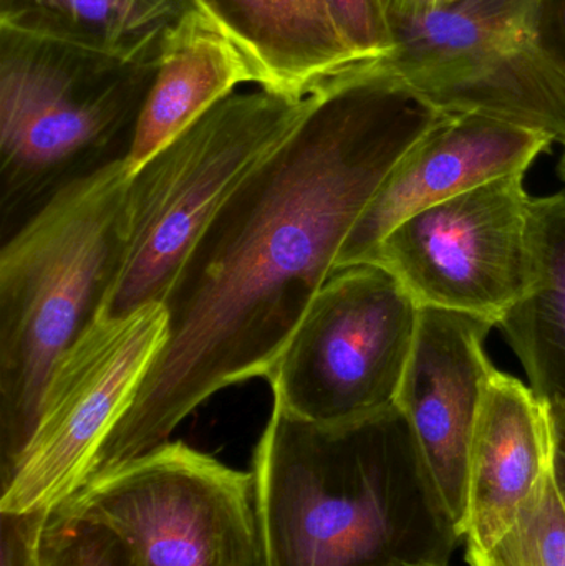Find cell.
<instances>
[{
    "label": "cell",
    "instance_id": "1",
    "mask_svg": "<svg viewBox=\"0 0 565 566\" xmlns=\"http://www.w3.org/2000/svg\"><path fill=\"white\" fill-rule=\"evenodd\" d=\"M447 116L377 60L327 80L176 275L163 302L165 345L90 481L169 442L221 389L268 378L388 172Z\"/></svg>",
    "mask_w": 565,
    "mask_h": 566
},
{
    "label": "cell",
    "instance_id": "2",
    "mask_svg": "<svg viewBox=\"0 0 565 566\" xmlns=\"http://www.w3.org/2000/svg\"><path fill=\"white\" fill-rule=\"evenodd\" d=\"M252 478L262 566H448L461 538L395 405L317 422L274 399Z\"/></svg>",
    "mask_w": 565,
    "mask_h": 566
},
{
    "label": "cell",
    "instance_id": "3",
    "mask_svg": "<svg viewBox=\"0 0 565 566\" xmlns=\"http://www.w3.org/2000/svg\"><path fill=\"white\" fill-rule=\"evenodd\" d=\"M125 156L63 188L0 252L2 482L39 419L50 375L96 322L128 244Z\"/></svg>",
    "mask_w": 565,
    "mask_h": 566
},
{
    "label": "cell",
    "instance_id": "4",
    "mask_svg": "<svg viewBox=\"0 0 565 566\" xmlns=\"http://www.w3.org/2000/svg\"><path fill=\"white\" fill-rule=\"evenodd\" d=\"M156 70L0 27L3 235L66 186L126 156Z\"/></svg>",
    "mask_w": 565,
    "mask_h": 566
},
{
    "label": "cell",
    "instance_id": "5",
    "mask_svg": "<svg viewBox=\"0 0 565 566\" xmlns=\"http://www.w3.org/2000/svg\"><path fill=\"white\" fill-rule=\"evenodd\" d=\"M325 83L302 96L261 86L231 93L133 171L125 262L102 318H122L165 302L212 219L249 175L297 132Z\"/></svg>",
    "mask_w": 565,
    "mask_h": 566
},
{
    "label": "cell",
    "instance_id": "6",
    "mask_svg": "<svg viewBox=\"0 0 565 566\" xmlns=\"http://www.w3.org/2000/svg\"><path fill=\"white\" fill-rule=\"evenodd\" d=\"M531 0H451L391 22L390 72L447 115H483L565 146V78L530 32Z\"/></svg>",
    "mask_w": 565,
    "mask_h": 566
},
{
    "label": "cell",
    "instance_id": "7",
    "mask_svg": "<svg viewBox=\"0 0 565 566\" xmlns=\"http://www.w3.org/2000/svg\"><path fill=\"white\" fill-rule=\"evenodd\" d=\"M59 509L112 532L143 566H262L252 472L185 442L92 479Z\"/></svg>",
    "mask_w": 565,
    "mask_h": 566
},
{
    "label": "cell",
    "instance_id": "8",
    "mask_svg": "<svg viewBox=\"0 0 565 566\" xmlns=\"http://www.w3.org/2000/svg\"><path fill=\"white\" fill-rule=\"evenodd\" d=\"M421 306L375 264L337 269L269 371L272 396L317 422H342L395 405Z\"/></svg>",
    "mask_w": 565,
    "mask_h": 566
},
{
    "label": "cell",
    "instance_id": "9",
    "mask_svg": "<svg viewBox=\"0 0 565 566\" xmlns=\"http://www.w3.org/2000/svg\"><path fill=\"white\" fill-rule=\"evenodd\" d=\"M166 329L165 306L151 303L122 318L98 316L73 343L50 375L29 444L2 482L0 514H50L90 481Z\"/></svg>",
    "mask_w": 565,
    "mask_h": 566
},
{
    "label": "cell",
    "instance_id": "10",
    "mask_svg": "<svg viewBox=\"0 0 565 566\" xmlns=\"http://www.w3.org/2000/svg\"><path fill=\"white\" fill-rule=\"evenodd\" d=\"M523 181V172L503 176L415 212L370 262L394 274L418 305L498 326L533 282V198Z\"/></svg>",
    "mask_w": 565,
    "mask_h": 566
},
{
    "label": "cell",
    "instance_id": "11",
    "mask_svg": "<svg viewBox=\"0 0 565 566\" xmlns=\"http://www.w3.org/2000/svg\"><path fill=\"white\" fill-rule=\"evenodd\" d=\"M494 326L470 313L421 306L395 399L410 426L431 491L461 538L471 442L496 369L484 352Z\"/></svg>",
    "mask_w": 565,
    "mask_h": 566
},
{
    "label": "cell",
    "instance_id": "12",
    "mask_svg": "<svg viewBox=\"0 0 565 566\" xmlns=\"http://www.w3.org/2000/svg\"><path fill=\"white\" fill-rule=\"evenodd\" d=\"M553 143L490 116L448 115L388 172L345 239L335 271L370 262L381 241L415 212L503 176L524 175Z\"/></svg>",
    "mask_w": 565,
    "mask_h": 566
},
{
    "label": "cell",
    "instance_id": "13",
    "mask_svg": "<svg viewBox=\"0 0 565 566\" xmlns=\"http://www.w3.org/2000/svg\"><path fill=\"white\" fill-rule=\"evenodd\" d=\"M546 402L520 379L494 369L468 461L463 534L468 551H486L511 527L527 495L553 469Z\"/></svg>",
    "mask_w": 565,
    "mask_h": 566
},
{
    "label": "cell",
    "instance_id": "14",
    "mask_svg": "<svg viewBox=\"0 0 565 566\" xmlns=\"http://www.w3.org/2000/svg\"><path fill=\"white\" fill-rule=\"evenodd\" d=\"M241 53L261 88L307 95L362 62L328 0H186Z\"/></svg>",
    "mask_w": 565,
    "mask_h": 566
},
{
    "label": "cell",
    "instance_id": "15",
    "mask_svg": "<svg viewBox=\"0 0 565 566\" xmlns=\"http://www.w3.org/2000/svg\"><path fill=\"white\" fill-rule=\"evenodd\" d=\"M254 75L234 45L191 10L169 30L125 159L133 171Z\"/></svg>",
    "mask_w": 565,
    "mask_h": 566
},
{
    "label": "cell",
    "instance_id": "16",
    "mask_svg": "<svg viewBox=\"0 0 565 566\" xmlns=\"http://www.w3.org/2000/svg\"><path fill=\"white\" fill-rule=\"evenodd\" d=\"M533 282L498 323L531 389L565 405V191L531 202Z\"/></svg>",
    "mask_w": 565,
    "mask_h": 566
},
{
    "label": "cell",
    "instance_id": "17",
    "mask_svg": "<svg viewBox=\"0 0 565 566\" xmlns=\"http://www.w3.org/2000/svg\"><path fill=\"white\" fill-rule=\"evenodd\" d=\"M191 10L186 0H0V27L158 66L166 35Z\"/></svg>",
    "mask_w": 565,
    "mask_h": 566
},
{
    "label": "cell",
    "instance_id": "18",
    "mask_svg": "<svg viewBox=\"0 0 565 566\" xmlns=\"http://www.w3.org/2000/svg\"><path fill=\"white\" fill-rule=\"evenodd\" d=\"M467 558L470 566H565V502L553 469L500 541L486 551H467Z\"/></svg>",
    "mask_w": 565,
    "mask_h": 566
},
{
    "label": "cell",
    "instance_id": "19",
    "mask_svg": "<svg viewBox=\"0 0 565 566\" xmlns=\"http://www.w3.org/2000/svg\"><path fill=\"white\" fill-rule=\"evenodd\" d=\"M36 566H143L106 528L50 512L36 538Z\"/></svg>",
    "mask_w": 565,
    "mask_h": 566
},
{
    "label": "cell",
    "instance_id": "20",
    "mask_svg": "<svg viewBox=\"0 0 565 566\" xmlns=\"http://www.w3.org/2000/svg\"><path fill=\"white\" fill-rule=\"evenodd\" d=\"M342 32L364 60L384 59L391 50V30L380 0H328Z\"/></svg>",
    "mask_w": 565,
    "mask_h": 566
},
{
    "label": "cell",
    "instance_id": "21",
    "mask_svg": "<svg viewBox=\"0 0 565 566\" xmlns=\"http://www.w3.org/2000/svg\"><path fill=\"white\" fill-rule=\"evenodd\" d=\"M531 39L565 78V0H531Z\"/></svg>",
    "mask_w": 565,
    "mask_h": 566
},
{
    "label": "cell",
    "instance_id": "22",
    "mask_svg": "<svg viewBox=\"0 0 565 566\" xmlns=\"http://www.w3.org/2000/svg\"><path fill=\"white\" fill-rule=\"evenodd\" d=\"M553 429V474L565 502V405H547Z\"/></svg>",
    "mask_w": 565,
    "mask_h": 566
},
{
    "label": "cell",
    "instance_id": "23",
    "mask_svg": "<svg viewBox=\"0 0 565 566\" xmlns=\"http://www.w3.org/2000/svg\"><path fill=\"white\" fill-rule=\"evenodd\" d=\"M380 2L387 13L388 23H390L391 20L417 15L431 7L451 2V0H380Z\"/></svg>",
    "mask_w": 565,
    "mask_h": 566
},
{
    "label": "cell",
    "instance_id": "24",
    "mask_svg": "<svg viewBox=\"0 0 565 566\" xmlns=\"http://www.w3.org/2000/svg\"><path fill=\"white\" fill-rule=\"evenodd\" d=\"M561 176H563V179L565 181V155L563 161H561Z\"/></svg>",
    "mask_w": 565,
    "mask_h": 566
},
{
    "label": "cell",
    "instance_id": "25",
    "mask_svg": "<svg viewBox=\"0 0 565 566\" xmlns=\"http://www.w3.org/2000/svg\"><path fill=\"white\" fill-rule=\"evenodd\" d=\"M35 566H36V560H35Z\"/></svg>",
    "mask_w": 565,
    "mask_h": 566
},
{
    "label": "cell",
    "instance_id": "26",
    "mask_svg": "<svg viewBox=\"0 0 565 566\" xmlns=\"http://www.w3.org/2000/svg\"><path fill=\"white\" fill-rule=\"evenodd\" d=\"M448 566H450V565H448Z\"/></svg>",
    "mask_w": 565,
    "mask_h": 566
}]
</instances>
